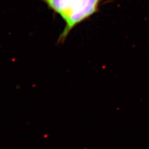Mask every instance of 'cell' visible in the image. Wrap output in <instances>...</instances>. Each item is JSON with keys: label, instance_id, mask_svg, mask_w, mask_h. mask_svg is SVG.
<instances>
[{"label": "cell", "instance_id": "1", "mask_svg": "<svg viewBox=\"0 0 149 149\" xmlns=\"http://www.w3.org/2000/svg\"><path fill=\"white\" fill-rule=\"evenodd\" d=\"M49 9L58 14L65 23L59 38L63 42L70 32L79 24L96 13L102 0H42Z\"/></svg>", "mask_w": 149, "mask_h": 149}]
</instances>
